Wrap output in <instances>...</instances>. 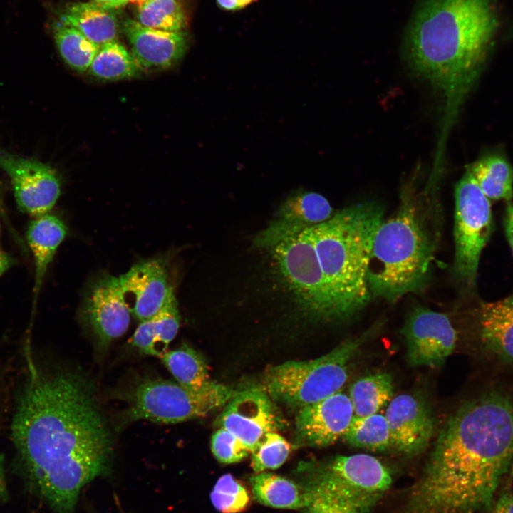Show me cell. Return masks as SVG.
I'll use <instances>...</instances> for the list:
<instances>
[{"label": "cell", "mask_w": 513, "mask_h": 513, "mask_svg": "<svg viewBox=\"0 0 513 513\" xmlns=\"http://www.w3.org/2000/svg\"><path fill=\"white\" fill-rule=\"evenodd\" d=\"M387 420L392 446L398 452L413 456L428 446L434 432V420L428 405L420 398L400 394L388 403Z\"/></svg>", "instance_id": "e0dca14e"}, {"label": "cell", "mask_w": 513, "mask_h": 513, "mask_svg": "<svg viewBox=\"0 0 513 513\" xmlns=\"http://www.w3.org/2000/svg\"><path fill=\"white\" fill-rule=\"evenodd\" d=\"M57 20L76 28L100 46L116 40L118 33V21L113 10L104 9L93 1L66 6Z\"/></svg>", "instance_id": "ffe728a7"}, {"label": "cell", "mask_w": 513, "mask_h": 513, "mask_svg": "<svg viewBox=\"0 0 513 513\" xmlns=\"http://www.w3.org/2000/svg\"><path fill=\"white\" fill-rule=\"evenodd\" d=\"M118 280L131 314L140 322L158 314L175 295L165 261L161 258L134 264Z\"/></svg>", "instance_id": "5bb4252c"}, {"label": "cell", "mask_w": 513, "mask_h": 513, "mask_svg": "<svg viewBox=\"0 0 513 513\" xmlns=\"http://www.w3.org/2000/svg\"><path fill=\"white\" fill-rule=\"evenodd\" d=\"M254 497L261 504L279 509H303L302 489L298 482L270 472H259L250 479Z\"/></svg>", "instance_id": "cb8c5ba5"}, {"label": "cell", "mask_w": 513, "mask_h": 513, "mask_svg": "<svg viewBox=\"0 0 513 513\" xmlns=\"http://www.w3.org/2000/svg\"><path fill=\"white\" fill-rule=\"evenodd\" d=\"M480 190L490 200L511 202L513 197V167L502 155L484 156L468 165Z\"/></svg>", "instance_id": "603a6c76"}, {"label": "cell", "mask_w": 513, "mask_h": 513, "mask_svg": "<svg viewBox=\"0 0 513 513\" xmlns=\"http://www.w3.org/2000/svg\"><path fill=\"white\" fill-rule=\"evenodd\" d=\"M138 5L137 21L144 26L180 31L186 26V16L180 0H145Z\"/></svg>", "instance_id": "f546056e"}, {"label": "cell", "mask_w": 513, "mask_h": 513, "mask_svg": "<svg viewBox=\"0 0 513 513\" xmlns=\"http://www.w3.org/2000/svg\"><path fill=\"white\" fill-rule=\"evenodd\" d=\"M333 214L331 204L321 194H296L281 204L274 219L256 234L254 244L271 249L304 230L328 220Z\"/></svg>", "instance_id": "2e32d148"}, {"label": "cell", "mask_w": 513, "mask_h": 513, "mask_svg": "<svg viewBox=\"0 0 513 513\" xmlns=\"http://www.w3.org/2000/svg\"><path fill=\"white\" fill-rule=\"evenodd\" d=\"M0 167L10 178L19 208L35 217L48 214L61 195L56 172L36 160L0 154Z\"/></svg>", "instance_id": "4fadbf2b"}, {"label": "cell", "mask_w": 513, "mask_h": 513, "mask_svg": "<svg viewBox=\"0 0 513 513\" xmlns=\"http://www.w3.org/2000/svg\"><path fill=\"white\" fill-rule=\"evenodd\" d=\"M274 402L263 388L235 391L215 424L235 435L251 453L266 433L284 428L283 415Z\"/></svg>", "instance_id": "30bf717a"}, {"label": "cell", "mask_w": 513, "mask_h": 513, "mask_svg": "<svg viewBox=\"0 0 513 513\" xmlns=\"http://www.w3.org/2000/svg\"><path fill=\"white\" fill-rule=\"evenodd\" d=\"M211 450L217 460L222 463L239 462L250 453L246 445L224 428H219L211 440Z\"/></svg>", "instance_id": "d6a6232c"}, {"label": "cell", "mask_w": 513, "mask_h": 513, "mask_svg": "<svg viewBox=\"0 0 513 513\" xmlns=\"http://www.w3.org/2000/svg\"><path fill=\"white\" fill-rule=\"evenodd\" d=\"M220 7L226 10H237L249 4L254 0H217Z\"/></svg>", "instance_id": "d590c367"}, {"label": "cell", "mask_w": 513, "mask_h": 513, "mask_svg": "<svg viewBox=\"0 0 513 513\" xmlns=\"http://www.w3.org/2000/svg\"><path fill=\"white\" fill-rule=\"evenodd\" d=\"M53 36L63 61L78 72L88 70L100 46L90 41L76 28L54 21Z\"/></svg>", "instance_id": "4316f807"}, {"label": "cell", "mask_w": 513, "mask_h": 513, "mask_svg": "<svg viewBox=\"0 0 513 513\" xmlns=\"http://www.w3.org/2000/svg\"><path fill=\"white\" fill-rule=\"evenodd\" d=\"M497 25L490 0H428L413 21L410 61L442 92L450 123L482 70Z\"/></svg>", "instance_id": "277c9868"}, {"label": "cell", "mask_w": 513, "mask_h": 513, "mask_svg": "<svg viewBox=\"0 0 513 513\" xmlns=\"http://www.w3.org/2000/svg\"><path fill=\"white\" fill-rule=\"evenodd\" d=\"M416 188L413 182L403 187L398 209L376 232L367 272L371 296L395 301L428 282L438 242L436 209Z\"/></svg>", "instance_id": "5b68a950"}, {"label": "cell", "mask_w": 513, "mask_h": 513, "mask_svg": "<svg viewBox=\"0 0 513 513\" xmlns=\"http://www.w3.org/2000/svg\"><path fill=\"white\" fill-rule=\"evenodd\" d=\"M365 336L351 338L317 358L290 361L266 369L263 389L275 402L299 410L341 390Z\"/></svg>", "instance_id": "52a82bcc"}, {"label": "cell", "mask_w": 513, "mask_h": 513, "mask_svg": "<svg viewBox=\"0 0 513 513\" xmlns=\"http://www.w3.org/2000/svg\"><path fill=\"white\" fill-rule=\"evenodd\" d=\"M160 359L177 383L186 388L199 390L212 381L204 358L186 344L167 351Z\"/></svg>", "instance_id": "484cf974"}, {"label": "cell", "mask_w": 513, "mask_h": 513, "mask_svg": "<svg viewBox=\"0 0 513 513\" xmlns=\"http://www.w3.org/2000/svg\"><path fill=\"white\" fill-rule=\"evenodd\" d=\"M123 31L132 46V55L142 68H167L185 53L188 39L183 31H166L146 27L126 19Z\"/></svg>", "instance_id": "ac0fdd59"}, {"label": "cell", "mask_w": 513, "mask_h": 513, "mask_svg": "<svg viewBox=\"0 0 513 513\" xmlns=\"http://www.w3.org/2000/svg\"><path fill=\"white\" fill-rule=\"evenodd\" d=\"M297 472L305 513H371L393 482L386 465L363 453L303 462Z\"/></svg>", "instance_id": "8992f818"}, {"label": "cell", "mask_w": 513, "mask_h": 513, "mask_svg": "<svg viewBox=\"0 0 513 513\" xmlns=\"http://www.w3.org/2000/svg\"><path fill=\"white\" fill-rule=\"evenodd\" d=\"M475 314L477 334L483 348L497 358L513 362V294L481 304Z\"/></svg>", "instance_id": "d6986e66"}, {"label": "cell", "mask_w": 513, "mask_h": 513, "mask_svg": "<svg viewBox=\"0 0 513 513\" xmlns=\"http://www.w3.org/2000/svg\"><path fill=\"white\" fill-rule=\"evenodd\" d=\"M410 366L438 367L454 351L457 333L445 314L425 307L414 309L400 331Z\"/></svg>", "instance_id": "8fae6325"}, {"label": "cell", "mask_w": 513, "mask_h": 513, "mask_svg": "<svg viewBox=\"0 0 513 513\" xmlns=\"http://www.w3.org/2000/svg\"><path fill=\"white\" fill-rule=\"evenodd\" d=\"M455 256L452 271L460 286L476 284L480 259L492 230L489 200L468 170L455 187Z\"/></svg>", "instance_id": "9c48e42d"}, {"label": "cell", "mask_w": 513, "mask_h": 513, "mask_svg": "<svg viewBox=\"0 0 513 513\" xmlns=\"http://www.w3.org/2000/svg\"><path fill=\"white\" fill-rule=\"evenodd\" d=\"M384 219L380 205L358 203L271 249L285 284L308 316L342 321L367 304L370 255Z\"/></svg>", "instance_id": "3957f363"}, {"label": "cell", "mask_w": 513, "mask_h": 513, "mask_svg": "<svg viewBox=\"0 0 513 513\" xmlns=\"http://www.w3.org/2000/svg\"><path fill=\"white\" fill-rule=\"evenodd\" d=\"M145 1V0H129V1H131V2H133V3H136V4H140V3H141V2H142V1Z\"/></svg>", "instance_id": "f35d334b"}, {"label": "cell", "mask_w": 513, "mask_h": 513, "mask_svg": "<svg viewBox=\"0 0 513 513\" xmlns=\"http://www.w3.org/2000/svg\"><path fill=\"white\" fill-rule=\"evenodd\" d=\"M11 256L0 251V276L2 275L13 264Z\"/></svg>", "instance_id": "74e56055"}, {"label": "cell", "mask_w": 513, "mask_h": 513, "mask_svg": "<svg viewBox=\"0 0 513 513\" xmlns=\"http://www.w3.org/2000/svg\"><path fill=\"white\" fill-rule=\"evenodd\" d=\"M140 69L133 55L114 40L100 47L88 70L96 78L114 81L134 77Z\"/></svg>", "instance_id": "83f0119b"}, {"label": "cell", "mask_w": 513, "mask_h": 513, "mask_svg": "<svg viewBox=\"0 0 513 513\" xmlns=\"http://www.w3.org/2000/svg\"><path fill=\"white\" fill-rule=\"evenodd\" d=\"M393 395L392 376L385 372L364 375L351 386L349 398L354 417H365L378 413Z\"/></svg>", "instance_id": "d4e9b609"}, {"label": "cell", "mask_w": 513, "mask_h": 513, "mask_svg": "<svg viewBox=\"0 0 513 513\" xmlns=\"http://www.w3.org/2000/svg\"><path fill=\"white\" fill-rule=\"evenodd\" d=\"M343 438L356 447L380 452L393 448L387 420L379 413L353 417Z\"/></svg>", "instance_id": "f1b7e54d"}, {"label": "cell", "mask_w": 513, "mask_h": 513, "mask_svg": "<svg viewBox=\"0 0 513 513\" xmlns=\"http://www.w3.org/2000/svg\"><path fill=\"white\" fill-rule=\"evenodd\" d=\"M130 314L118 277L104 274L88 286L83 297L81 316L101 349L127 331Z\"/></svg>", "instance_id": "7c38bea8"}, {"label": "cell", "mask_w": 513, "mask_h": 513, "mask_svg": "<svg viewBox=\"0 0 513 513\" xmlns=\"http://www.w3.org/2000/svg\"><path fill=\"white\" fill-rule=\"evenodd\" d=\"M354 417L348 395L341 390L299 410L296 434L302 445H331L343 437Z\"/></svg>", "instance_id": "9a60e30c"}, {"label": "cell", "mask_w": 513, "mask_h": 513, "mask_svg": "<svg viewBox=\"0 0 513 513\" xmlns=\"http://www.w3.org/2000/svg\"><path fill=\"white\" fill-rule=\"evenodd\" d=\"M234 393L232 388L214 381L195 390L161 378L140 379L122 394L127 403L122 422L176 423L204 417L224 406Z\"/></svg>", "instance_id": "ba28073f"}, {"label": "cell", "mask_w": 513, "mask_h": 513, "mask_svg": "<svg viewBox=\"0 0 513 513\" xmlns=\"http://www.w3.org/2000/svg\"><path fill=\"white\" fill-rule=\"evenodd\" d=\"M180 316L174 295L166 306L150 319L140 322L130 343L140 353L160 358L168 350L180 328Z\"/></svg>", "instance_id": "7402d4cb"}, {"label": "cell", "mask_w": 513, "mask_h": 513, "mask_svg": "<svg viewBox=\"0 0 513 513\" xmlns=\"http://www.w3.org/2000/svg\"><path fill=\"white\" fill-rule=\"evenodd\" d=\"M66 234L65 224L56 216L48 213L35 217L28 224L26 238L34 260L35 299L48 267Z\"/></svg>", "instance_id": "44dd1931"}, {"label": "cell", "mask_w": 513, "mask_h": 513, "mask_svg": "<svg viewBox=\"0 0 513 513\" xmlns=\"http://www.w3.org/2000/svg\"><path fill=\"white\" fill-rule=\"evenodd\" d=\"M290 443L276 432L265 435L259 445L251 452V465L256 473L280 467L287 460Z\"/></svg>", "instance_id": "1f68e13d"}, {"label": "cell", "mask_w": 513, "mask_h": 513, "mask_svg": "<svg viewBox=\"0 0 513 513\" xmlns=\"http://www.w3.org/2000/svg\"><path fill=\"white\" fill-rule=\"evenodd\" d=\"M93 1L104 9L113 10L125 5L129 0H93Z\"/></svg>", "instance_id": "8d00e7d4"}, {"label": "cell", "mask_w": 513, "mask_h": 513, "mask_svg": "<svg viewBox=\"0 0 513 513\" xmlns=\"http://www.w3.org/2000/svg\"><path fill=\"white\" fill-rule=\"evenodd\" d=\"M24 477L53 513H74L83 488L110 473L113 447L93 388L71 370H34L13 422Z\"/></svg>", "instance_id": "6da1fadb"}, {"label": "cell", "mask_w": 513, "mask_h": 513, "mask_svg": "<svg viewBox=\"0 0 513 513\" xmlns=\"http://www.w3.org/2000/svg\"><path fill=\"white\" fill-rule=\"evenodd\" d=\"M489 513H513V495L506 493L501 496Z\"/></svg>", "instance_id": "836d02e7"}, {"label": "cell", "mask_w": 513, "mask_h": 513, "mask_svg": "<svg viewBox=\"0 0 513 513\" xmlns=\"http://www.w3.org/2000/svg\"><path fill=\"white\" fill-rule=\"evenodd\" d=\"M513 462V400L489 393L462 403L446 420L402 513L489 509Z\"/></svg>", "instance_id": "7a4b0ae2"}, {"label": "cell", "mask_w": 513, "mask_h": 513, "mask_svg": "<svg viewBox=\"0 0 513 513\" xmlns=\"http://www.w3.org/2000/svg\"><path fill=\"white\" fill-rule=\"evenodd\" d=\"M210 498L213 506L221 513H241L251 504L246 487L229 473L218 479Z\"/></svg>", "instance_id": "4dcf8cb0"}, {"label": "cell", "mask_w": 513, "mask_h": 513, "mask_svg": "<svg viewBox=\"0 0 513 513\" xmlns=\"http://www.w3.org/2000/svg\"><path fill=\"white\" fill-rule=\"evenodd\" d=\"M504 226L507 241L513 252V202H508L504 218Z\"/></svg>", "instance_id": "e575fe53"}]
</instances>
